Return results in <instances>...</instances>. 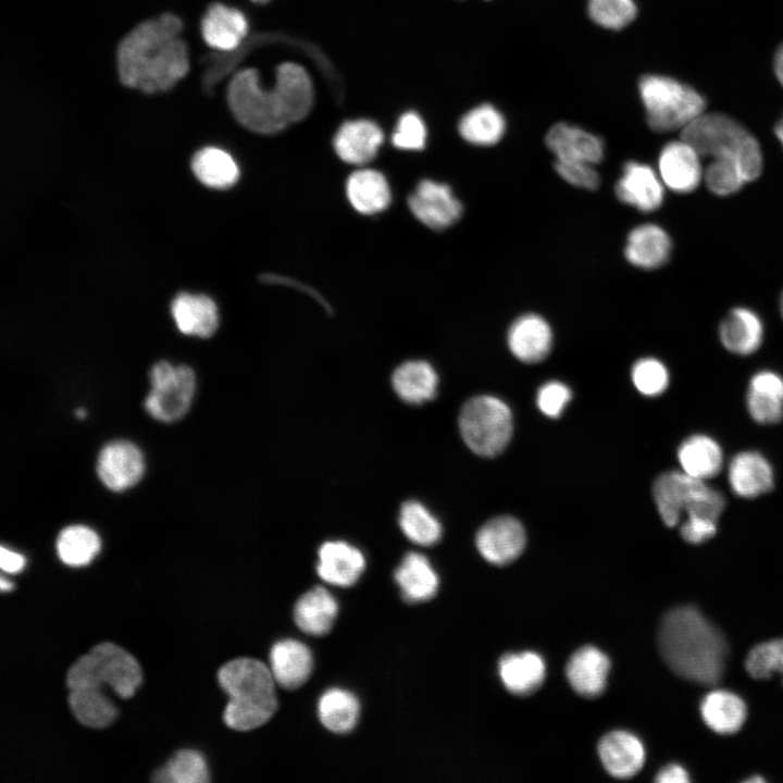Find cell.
<instances>
[{
    "mask_svg": "<svg viewBox=\"0 0 783 783\" xmlns=\"http://www.w3.org/2000/svg\"><path fill=\"white\" fill-rule=\"evenodd\" d=\"M182 21L171 13L141 22L121 40L116 52L123 85L146 94L174 87L189 71L181 34Z\"/></svg>",
    "mask_w": 783,
    "mask_h": 783,
    "instance_id": "obj_1",
    "label": "cell"
},
{
    "mask_svg": "<svg viewBox=\"0 0 783 783\" xmlns=\"http://www.w3.org/2000/svg\"><path fill=\"white\" fill-rule=\"evenodd\" d=\"M137 660L116 644L104 642L80 656L67 670L65 683L72 713L85 726L101 729L113 722L117 709L105 686L120 698H130L141 683Z\"/></svg>",
    "mask_w": 783,
    "mask_h": 783,
    "instance_id": "obj_2",
    "label": "cell"
},
{
    "mask_svg": "<svg viewBox=\"0 0 783 783\" xmlns=\"http://www.w3.org/2000/svg\"><path fill=\"white\" fill-rule=\"evenodd\" d=\"M227 101L236 120L246 128L272 134L309 113L313 91L310 78L301 66L284 63L276 71L272 90H264L259 85L254 69L238 72L228 84Z\"/></svg>",
    "mask_w": 783,
    "mask_h": 783,
    "instance_id": "obj_3",
    "label": "cell"
},
{
    "mask_svg": "<svg viewBox=\"0 0 783 783\" xmlns=\"http://www.w3.org/2000/svg\"><path fill=\"white\" fill-rule=\"evenodd\" d=\"M666 663L681 678L714 685L722 678L728 645L721 632L693 606L676 607L661 620L658 633Z\"/></svg>",
    "mask_w": 783,
    "mask_h": 783,
    "instance_id": "obj_4",
    "label": "cell"
},
{
    "mask_svg": "<svg viewBox=\"0 0 783 783\" xmlns=\"http://www.w3.org/2000/svg\"><path fill=\"white\" fill-rule=\"evenodd\" d=\"M228 701L223 712L225 724L236 731H250L266 723L277 709L276 682L271 669L252 658H237L217 672Z\"/></svg>",
    "mask_w": 783,
    "mask_h": 783,
    "instance_id": "obj_5",
    "label": "cell"
},
{
    "mask_svg": "<svg viewBox=\"0 0 783 783\" xmlns=\"http://www.w3.org/2000/svg\"><path fill=\"white\" fill-rule=\"evenodd\" d=\"M700 157L737 160L748 182L762 171V153L757 139L742 124L722 113H703L681 132Z\"/></svg>",
    "mask_w": 783,
    "mask_h": 783,
    "instance_id": "obj_6",
    "label": "cell"
},
{
    "mask_svg": "<svg viewBox=\"0 0 783 783\" xmlns=\"http://www.w3.org/2000/svg\"><path fill=\"white\" fill-rule=\"evenodd\" d=\"M638 92L648 126L658 133L683 130L705 113V99L694 88L672 77L645 75Z\"/></svg>",
    "mask_w": 783,
    "mask_h": 783,
    "instance_id": "obj_7",
    "label": "cell"
},
{
    "mask_svg": "<svg viewBox=\"0 0 783 783\" xmlns=\"http://www.w3.org/2000/svg\"><path fill=\"white\" fill-rule=\"evenodd\" d=\"M459 428L464 443L473 452L494 457L505 449L512 436V414L499 398L475 396L463 405Z\"/></svg>",
    "mask_w": 783,
    "mask_h": 783,
    "instance_id": "obj_8",
    "label": "cell"
},
{
    "mask_svg": "<svg viewBox=\"0 0 783 783\" xmlns=\"http://www.w3.org/2000/svg\"><path fill=\"white\" fill-rule=\"evenodd\" d=\"M151 390L145 400L147 412L163 422L183 418L189 410L196 388L194 371L187 365L156 363L149 374Z\"/></svg>",
    "mask_w": 783,
    "mask_h": 783,
    "instance_id": "obj_9",
    "label": "cell"
},
{
    "mask_svg": "<svg viewBox=\"0 0 783 783\" xmlns=\"http://www.w3.org/2000/svg\"><path fill=\"white\" fill-rule=\"evenodd\" d=\"M409 208L427 227L443 231L459 221L462 204L451 188L432 179L421 181L410 195Z\"/></svg>",
    "mask_w": 783,
    "mask_h": 783,
    "instance_id": "obj_10",
    "label": "cell"
},
{
    "mask_svg": "<svg viewBox=\"0 0 783 783\" xmlns=\"http://www.w3.org/2000/svg\"><path fill=\"white\" fill-rule=\"evenodd\" d=\"M708 485L705 481L679 471L660 474L652 486L654 500L667 526H675L682 514L700 497Z\"/></svg>",
    "mask_w": 783,
    "mask_h": 783,
    "instance_id": "obj_11",
    "label": "cell"
},
{
    "mask_svg": "<svg viewBox=\"0 0 783 783\" xmlns=\"http://www.w3.org/2000/svg\"><path fill=\"white\" fill-rule=\"evenodd\" d=\"M617 198L641 212L660 208L664 198V184L651 166L638 161H627L616 183Z\"/></svg>",
    "mask_w": 783,
    "mask_h": 783,
    "instance_id": "obj_12",
    "label": "cell"
},
{
    "mask_svg": "<svg viewBox=\"0 0 783 783\" xmlns=\"http://www.w3.org/2000/svg\"><path fill=\"white\" fill-rule=\"evenodd\" d=\"M525 542L522 524L508 515L487 521L475 537L480 554L496 566H505L515 560L523 551Z\"/></svg>",
    "mask_w": 783,
    "mask_h": 783,
    "instance_id": "obj_13",
    "label": "cell"
},
{
    "mask_svg": "<svg viewBox=\"0 0 783 783\" xmlns=\"http://www.w3.org/2000/svg\"><path fill=\"white\" fill-rule=\"evenodd\" d=\"M658 173L664 186L672 191L691 192L703 178L700 154L683 138L670 141L659 153Z\"/></svg>",
    "mask_w": 783,
    "mask_h": 783,
    "instance_id": "obj_14",
    "label": "cell"
},
{
    "mask_svg": "<svg viewBox=\"0 0 783 783\" xmlns=\"http://www.w3.org/2000/svg\"><path fill=\"white\" fill-rule=\"evenodd\" d=\"M145 471L141 451L132 443L115 440L103 447L98 457L97 472L111 490L121 492L137 484Z\"/></svg>",
    "mask_w": 783,
    "mask_h": 783,
    "instance_id": "obj_15",
    "label": "cell"
},
{
    "mask_svg": "<svg viewBox=\"0 0 783 783\" xmlns=\"http://www.w3.org/2000/svg\"><path fill=\"white\" fill-rule=\"evenodd\" d=\"M547 148L556 160L586 162L597 164L605 156V145L600 137L564 122L552 125L545 136Z\"/></svg>",
    "mask_w": 783,
    "mask_h": 783,
    "instance_id": "obj_16",
    "label": "cell"
},
{
    "mask_svg": "<svg viewBox=\"0 0 783 783\" xmlns=\"http://www.w3.org/2000/svg\"><path fill=\"white\" fill-rule=\"evenodd\" d=\"M507 343L512 355L525 363L544 360L552 346L549 323L536 313H526L515 319L508 330Z\"/></svg>",
    "mask_w": 783,
    "mask_h": 783,
    "instance_id": "obj_17",
    "label": "cell"
},
{
    "mask_svg": "<svg viewBox=\"0 0 783 783\" xmlns=\"http://www.w3.org/2000/svg\"><path fill=\"white\" fill-rule=\"evenodd\" d=\"M319 576L336 586L355 585L365 569L363 554L343 540L325 542L319 549Z\"/></svg>",
    "mask_w": 783,
    "mask_h": 783,
    "instance_id": "obj_18",
    "label": "cell"
},
{
    "mask_svg": "<svg viewBox=\"0 0 783 783\" xmlns=\"http://www.w3.org/2000/svg\"><path fill=\"white\" fill-rule=\"evenodd\" d=\"M270 669L276 684L286 689L298 688L311 675L312 652L300 641L294 638L278 641L271 648Z\"/></svg>",
    "mask_w": 783,
    "mask_h": 783,
    "instance_id": "obj_19",
    "label": "cell"
},
{
    "mask_svg": "<svg viewBox=\"0 0 783 783\" xmlns=\"http://www.w3.org/2000/svg\"><path fill=\"white\" fill-rule=\"evenodd\" d=\"M671 250L669 234L657 224L644 223L629 233L624 256L629 263L638 269L654 270L669 260Z\"/></svg>",
    "mask_w": 783,
    "mask_h": 783,
    "instance_id": "obj_20",
    "label": "cell"
},
{
    "mask_svg": "<svg viewBox=\"0 0 783 783\" xmlns=\"http://www.w3.org/2000/svg\"><path fill=\"white\" fill-rule=\"evenodd\" d=\"M598 754L605 769L619 779L635 775L645 762L642 742L626 731L606 734L599 742Z\"/></svg>",
    "mask_w": 783,
    "mask_h": 783,
    "instance_id": "obj_21",
    "label": "cell"
},
{
    "mask_svg": "<svg viewBox=\"0 0 783 783\" xmlns=\"http://www.w3.org/2000/svg\"><path fill=\"white\" fill-rule=\"evenodd\" d=\"M382 129L368 120L344 123L334 137L337 156L350 164H365L376 154L383 142Z\"/></svg>",
    "mask_w": 783,
    "mask_h": 783,
    "instance_id": "obj_22",
    "label": "cell"
},
{
    "mask_svg": "<svg viewBox=\"0 0 783 783\" xmlns=\"http://www.w3.org/2000/svg\"><path fill=\"white\" fill-rule=\"evenodd\" d=\"M610 670L609 658L598 648L585 646L568 661L566 673L572 688L584 697L600 695Z\"/></svg>",
    "mask_w": 783,
    "mask_h": 783,
    "instance_id": "obj_23",
    "label": "cell"
},
{
    "mask_svg": "<svg viewBox=\"0 0 783 783\" xmlns=\"http://www.w3.org/2000/svg\"><path fill=\"white\" fill-rule=\"evenodd\" d=\"M245 15L222 3L211 4L201 20L203 40L211 48L221 51L236 49L247 33Z\"/></svg>",
    "mask_w": 783,
    "mask_h": 783,
    "instance_id": "obj_24",
    "label": "cell"
},
{
    "mask_svg": "<svg viewBox=\"0 0 783 783\" xmlns=\"http://www.w3.org/2000/svg\"><path fill=\"white\" fill-rule=\"evenodd\" d=\"M177 328L186 335L210 337L219 325L215 302L206 295L178 294L171 306Z\"/></svg>",
    "mask_w": 783,
    "mask_h": 783,
    "instance_id": "obj_25",
    "label": "cell"
},
{
    "mask_svg": "<svg viewBox=\"0 0 783 783\" xmlns=\"http://www.w3.org/2000/svg\"><path fill=\"white\" fill-rule=\"evenodd\" d=\"M729 483L737 496L744 498L760 496L773 487L772 468L758 452H739L730 463Z\"/></svg>",
    "mask_w": 783,
    "mask_h": 783,
    "instance_id": "obj_26",
    "label": "cell"
},
{
    "mask_svg": "<svg viewBox=\"0 0 783 783\" xmlns=\"http://www.w3.org/2000/svg\"><path fill=\"white\" fill-rule=\"evenodd\" d=\"M722 345L731 352L747 356L755 352L763 339V325L759 315L747 308H734L719 327Z\"/></svg>",
    "mask_w": 783,
    "mask_h": 783,
    "instance_id": "obj_27",
    "label": "cell"
},
{
    "mask_svg": "<svg viewBox=\"0 0 783 783\" xmlns=\"http://www.w3.org/2000/svg\"><path fill=\"white\" fill-rule=\"evenodd\" d=\"M337 613L335 597L326 588L316 586L297 600L294 619L303 633L322 636L331 631Z\"/></svg>",
    "mask_w": 783,
    "mask_h": 783,
    "instance_id": "obj_28",
    "label": "cell"
},
{
    "mask_svg": "<svg viewBox=\"0 0 783 783\" xmlns=\"http://www.w3.org/2000/svg\"><path fill=\"white\" fill-rule=\"evenodd\" d=\"M395 581L408 602L432 599L438 589V576L428 559L419 552L407 554L395 572Z\"/></svg>",
    "mask_w": 783,
    "mask_h": 783,
    "instance_id": "obj_29",
    "label": "cell"
},
{
    "mask_svg": "<svg viewBox=\"0 0 783 783\" xmlns=\"http://www.w3.org/2000/svg\"><path fill=\"white\" fill-rule=\"evenodd\" d=\"M747 407L751 418L761 424L783 419V378L774 372L755 374L749 383Z\"/></svg>",
    "mask_w": 783,
    "mask_h": 783,
    "instance_id": "obj_30",
    "label": "cell"
},
{
    "mask_svg": "<svg viewBox=\"0 0 783 783\" xmlns=\"http://www.w3.org/2000/svg\"><path fill=\"white\" fill-rule=\"evenodd\" d=\"M546 666L533 651L507 654L499 660V675L512 694L524 696L536 691L543 683Z\"/></svg>",
    "mask_w": 783,
    "mask_h": 783,
    "instance_id": "obj_31",
    "label": "cell"
},
{
    "mask_svg": "<svg viewBox=\"0 0 783 783\" xmlns=\"http://www.w3.org/2000/svg\"><path fill=\"white\" fill-rule=\"evenodd\" d=\"M351 206L362 214L384 211L390 203V189L384 175L372 169L355 171L346 184Z\"/></svg>",
    "mask_w": 783,
    "mask_h": 783,
    "instance_id": "obj_32",
    "label": "cell"
},
{
    "mask_svg": "<svg viewBox=\"0 0 783 783\" xmlns=\"http://www.w3.org/2000/svg\"><path fill=\"white\" fill-rule=\"evenodd\" d=\"M700 713L705 723L714 732L733 734L744 724L747 709L744 700L736 694L716 689L704 697Z\"/></svg>",
    "mask_w": 783,
    "mask_h": 783,
    "instance_id": "obj_33",
    "label": "cell"
},
{
    "mask_svg": "<svg viewBox=\"0 0 783 783\" xmlns=\"http://www.w3.org/2000/svg\"><path fill=\"white\" fill-rule=\"evenodd\" d=\"M393 387L406 402L419 405L434 398L438 378L426 361L411 360L400 364L393 373Z\"/></svg>",
    "mask_w": 783,
    "mask_h": 783,
    "instance_id": "obj_34",
    "label": "cell"
},
{
    "mask_svg": "<svg viewBox=\"0 0 783 783\" xmlns=\"http://www.w3.org/2000/svg\"><path fill=\"white\" fill-rule=\"evenodd\" d=\"M678 458L684 473L703 481L716 476L723 460L718 443L700 434L693 435L681 444Z\"/></svg>",
    "mask_w": 783,
    "mask_h": 783,
    "instance_id": "obj_35",
    "label": "cell"
},
{
    "mask_svg": "<svg viewBox=\"0 0 783 783\" xmlns=\"http://www.w3.org/2000/svg\"><path fill=\"white\" fill-rule=\"evenodd\" d=\"M506 127L504 114L490 103L472 108L458 124L460 136L467 142L481 147L496 145L504 137Z\"/></svg>",
    "mask_w": 783,
    "mask_h": 783,
    "instance_id": "obj_36",
    "label": "cell"
},
{
    "mask_svg": "<svg viewBox=\"0 0 783 783\" xmlns=\"http://www.w3.org/2000/svg\"><path fill=\"white\" fill-rule=\"evenodd\" d=\"M360 714V704L355 694L332 687L325 691L318 703L321 723L331 732L345 734L353 730Z\"/></svg>",
    "mask_w": 783,
    "mask_h": 783,
    "instance_id": "obj_37",
    "label": "cell"
},
{
    "mask_svg": "<svg viewBox=\"0 0 783 783\" xmlns=\"http://www.w3.org/2000/svg\"><path fill=\"white\" fill-rule=\"evenodd\" d=\"M191 169L203 185L216 189L233 186L239 177V169L233 157L216 147L198 150L192 157Z\"/></svg>",
    "mask_w": 783,
    "mask_h": 783,
    "instance_id": "obj_38",
    "label": "cell"
},
{
    "mask_svg": "<svg viewBox=\"0 0 783 783\" xmlns=\"http://www.w3.org/2000/svg\"><path fill=\"white\" fill-rule=\"evenodd\" d=\"M57 552L61 561L71 567L89 563L100 550L97 533L85 525L63 529L57 538Z\"/></svg>",
    "mask_w": 783,
    "mask_h": 783,
    "instance_id": "obj_39",
    "label": "cell"
},
{
    "mask_svg": "<svg viewBox=\"0 0 783 783\" xmlns=\"http://www.w3.org/2000/svg\"><path fill=\"white\" fill-rule=\"evenodd\" d=\"M399 525L408 539L421 546L436 544L443 533L436 517L424 505L415 500H409L401 506Z\"/></svg>",
    "mask_w": 783,
    "mask_h": 783,
    "instance_id": "obj_40",
    "label": "cell"
},
{
    "mask_svg": "<svg viewBox=\"0 0 783 783\" xmlns=\"http://www.w3.org/2000/svg\"><path fill=\"white\" fill-rule=\"evenodd\" d=\"M153 779L157 782L206 783L209 781V771L199 751L182 749L157 771Z\"/></svg>",
    "mask_w": 783,
    "mask_h": 783,
    "instance_id": "obj_41",
    "label": "cell"
},
{
    "mask_svg": "<svg viewBox=\"0 0 783 783\" xmlns=\"http://www.w3.org/2000/svg\"><path fill=\"white\" fill-rule=\"evenodd\" d=\"M704 177L709 190L718 196L732 195L748 182L741 163L728 157L712 158Z\"/></svg>",
    "mask_w": 783,
    "mask_h": 783,
    "instance_id": "obj_42",
    "label": "cell"
},
{
    "mask_svg": "<svg viewBox=\"0 0 783 783\" xmlns=\"http://www.w3.org/2000/svg\"><path fill=\"white\" fill-rule=\"evenodd\" d=\"M587 13L598 26L620 30L635 20L637 7L634 0H587Z\"/></svg>",
    "mask_w": 783,
    "mask_h": 783,
    "instance_id": "obj_43",
    "label": "cell"
},
{
    "mask_svg": "<svg viewBox=\"0 0 783 783\" xmlns=\"http://www.w3.org/2000/svg\"><path fill=\"white\" fill-rule=\"evenodd\" d=\"M745 668L754 679H769L773 673H780L783 679V637L754 646L746 657Z\"/></svg>",
    "mask_w": 783,
    "mask_h": 783,
    "instance_id": "obj_44",
    "label": "cell"
},
{
    "mask_svg": "<svg viewBox=\"0 0 783 783\" xmlns=\"http://www.w3.org/2000/svg\"><path fill=\"white\" fill-rule=\"evenodd\" d=\"M632 381L636 389L645 396H657L669 384L667 368L655 358H643L632 368Z\"/></svg>",
    "mask_w": 783,
    "mask_h": 783,
    "instance_id": "obj_45",
    "label": "cell"
},
{
    "mask_svg": "<svg viewBox=\"0 0 783 783\" xmlns=\"http://www.w3.org/2000/svg\"><path fill=\"white\" fill-rule=\"evenodd\" d=\"M426 141V127L422 119L413 113H405L398 121L393 135V144L399 149L420 150Z\"/></svg>",
    "mask_w": 783,
    "mask_h": 783,
    "instance_id": "obj_46",
    "label": "cell"
},
{
    "mask_svg": "<svg viewBox=\"0 0 783 783\" xmlns=\"http://www.w3.org/2000/svg\"><path fill=\"white\" fill-rule=\"evenodd\" d=\"M554 167L563 181L575 187L589 190L599 187L600 176L594 164L556 160Z\"/></svg>",
    "mask_w": 783,
    "mask_h": 783,
    "instance_id": "obj_47",
    "label": "cell"
},
{
    "mask_svg": "<svg viewBox=\"0 0 783 783\" xmlns=\"http://www.w3.org/2000/svg\"><path fill=\"white\" fill-rule=\"evenodd\" d=\"M571 399V390L561 382H548L537 393V407L547 417L558 418Z\"/></svg>",
    "mask_w": 783,
    "mask_h": 783,
    "instance_id": "obj_48",
    "label": "cell"
},
{
    "mask_svg": "<svg viewBox=\"0 0 783 783\" xmlns=\"http://www.w3.org/2000/svg\"><path fill=\"white\" fill-rule=\"evenodd\" d=\"M716 533L717 522L698 515H687L681 526V536L691 544L704 543L713 537Z\"/></svg>",
    "mask_w": 783,
    "mask_h": 783,
    "instance_id": "obj_49",
    "label": "cell"
},
{
    "mask_svg": "<svg viewBox=\"0 0 783 783\" xmlns=\"http://www.w3.org/2000/svg\"><path fill=\"white\" fill-rule=\"evenodd\" d=\"M656 781L659 783H685L689 782V776L682 766L671 763L657 773Z\"/></svg>",
    "mask_w": 783,
    "mask_h": 783,
    "instance_id": "obj_50",
    "label": "cell"
},
{
    "mask_svg": "<svg viewBox=\"0 0 783 783\" xmlns=\"http://www.w3.org/2000/svg\"><path fill=\"white\" fill-rule=\"evenodd\" d=\"M262 282L266 283H279V284H293L296 286V288L307 293L311 297H313L319 303H321L327 312H332L331 307L327 304V302L323 299L322 296L319 295L314 289L309 288L296 281L289 279L287 277L281 276V275H274V274H265L261 276Z\"/></svg>",
    "mask_w": 783,
    "mask_h": 783,
    "instance_id": "obj_51",
    "label": "cell"
},
{
    "mask_svg": "<svg viewBox=\"0 0 783 783\" xmlns=\"http://www.w3.org/2000/svg\"><path fill=\"white\" fill-rule=\"evenodd\" d=\"M25 559L22 555L5 547L0 549V567L4 572L16 573L24 568Z\"/></svg>",
    "mask_w": 783,
    "mask_h": 783,
    "instance_id": "obj_52",
    "label": "cell"
},
{
    "mask_svg": "<svg viewBox=\"0 0 783 783\" xmlns=\"http://www.w3.org/2000/svg\"><path fill=\"white\" fill-rule=\"evenodd\" d=\"M774 73L783 87V44L778 48L774 55Z\"/></svg>",
    "mask_w": 783,
    "mask_h": 783,
    "instance_id": "obj_53",
    "label": "cell"
},
{
    "mask_svg": "<svg viewBox=\"0 0 783 783\" xmlns=\"http://www.w3.org/2000/svg\"><path fill=\"white\" fill-rule=\"evenodd\" d=\"M774 133H775L779 141L781 142V145H782V147H783V116H782V119L776 123L775 128H774Z\"/></svg>",
    "mask_w": 783,
    "mask_h": 783,
    "instance_id": "obj_54",
    "label": "cell"
},
{
    "mask_svg": "<svg viewBox=\"0 0 783 783\" xmlns=\"http://www.w3.org/2000/svg\"><path fill=\"white\" fill-rule=\"evenodd\" d=\"M11 587H12V584L10 582L5 581L3 577L0 580L1 591H3V592L8 591V589H11Z\"/></svg>",
    "mask_w": 783,
    "mask_h": 783,
    "instance_id": "obj_55",
    "label": "cell"
},
{
    "mask_svg": "<svg viewBox=\"0 0 783 783\" xmlns=\"http://www.w3.org/2000/svg\"><path fill=\"white\" fill-rule=\"evenodd\" d=\"M763 779L760 776H754L746 780V782H762Z\"/></svg>",
    "mask_w": 783,
    "mask_h": 783,
    "instance_id": "obj_56",
    "label": "cell"
},
{
    "mask_svg": "<svg viewBox=\"0 0 783 783\" xmlns=\"http://www.w3.org/2000/svg\"><path fill=\"white\" fill-rule=\"evenodd\" d=\"M76 414L78 418H84L86 415V412L80 408L76 411Z\"/></svg>",
    "mask_w": 783,
    "mask_h": 783,
    "instance_id": "obj_57",
    "label": "cell"
},
{
    "mask_svg": "<svg viewBox=\"0 0 783 783\" xmlns=\"http://www.w3.org/2000/svg\"><path fill=\"white\" fill-rule=\"evenodd\" d=\"M780 309H781V314H782V318H783V291H782V295H781V298H780Z\"/></svg>",
    "mask_w": 783,
    "mask_h": 783,
    "instance_id": "obj_58",
    "label": "cell"
},
{
    "mask_svg": "<svg viewBox=\"0 0 783 783\" xmlns=\"http://www.w3.org/2000/svg\"><path fill=\"white\" fill-rule=\"evenodd\" d=\"M252 1L259 2V3H263V2H266V1H269V0H252Z\"/></svg>",
    "mask_w": 783,
    "mask_h": 783,
    "instance_id": "obj_59",
    "label": "cell"
}]
</instances>
